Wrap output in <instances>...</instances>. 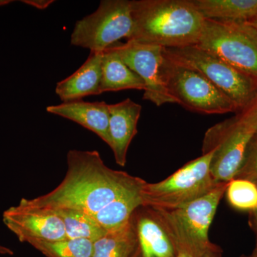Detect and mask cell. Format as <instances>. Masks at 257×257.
Segmentation results:
<instances>
[{"instance_id": "obj_24", "label": "cell", "mask_w": 257, "mask_h": 257, "mask_svg": "<svg viewBox=\"0 0 257 257\" xmlns=\"http://www.w3.org/2000/svg\"><path fill=\"white\" fill-rule=\"evenodd\" d=\"M22 3L39 10H45L54 3L53 0H23Z\"/></svg>"}, {"instance_id": "obj_16", "label": "cell", "mask_w": 257, "mask_h": 257, "mask_svg": "<svg viewBox=\"0 0 257 257\" xmlns=\"http://www.w3.org/2000/svg\"><path fill=\"white\" fill-rule=\"evenodd\" d=\"M145 89V82L124 63L111 47L102 52L101 92Z\"/></svg>"}, {"instance_id": "obj_6", "label": "cell", "mask_w": 257, "mask_h": 257, "mask_svg": "<svg viewBox=\"0 0 257 257\" xmlns=\"http://www.w3.org/2000/svg\"><path fill=\"white\" fill-rule=\"evenodd\" d=\"M165 51L172 60L202 73L234 103L238 113L246 109L256 100V79L197 45L165 48Z\"/></svg>"}, {"instance_id": "obj_17", "label": "cell", "mask_w": 257, "mask_h": 257, "mask_svg": "<svg viewBox=\"0 0 257 257\" xmlns=\"http://www.w3.org/2000/svg\"><path fill=\"white\" fill-rule=\"evenodd\" d=\"M145 182L121 194L93 215L106 232L121 229L131 221L134 213L143 206L142 189Z\"/></svg>"}, {"instance_id": "obj_11", "label": "cell", "mask_w": 257, "mask_h": 257, "mask_svg": "<svg viewBox=\"0 0 257 257\" xmlns=\"http://www.w3.org/2000/svg\"><path fill=\"white\" fill-rule=\"evenodd\" d=\"M3 221L21 242L67 239L60 216L52 211L29 207L21 201L4 211Z\"/></svg>"}, {"instance_id": "obj_2", "label": "cell", "mask_w": 257, "mask_h": 257, "mask_svg": "<svg viewBox=\"0 0 257 257\" xmlns=\"http://www.w3.org/2000/svg\"><path fill=\"white\" fill-rule=\"evenodd\" d=\"M133 32L127 41L180 48L197 45L204 19L192 0H133Z\"/></svg>"}, {"instance_id": "obj_13", "label": "cell", "mask_w": 257, "mask_h": 257, "mask_svg": "<svg viewBox=\"0 0 257 257\" xmlns=\"http://www.w3.org/2000/svg\"><path fill=\"white\" fill-rule=\"evenodd\" d=\"M109 112L110 148L115 161L120 167L126 163L130 143L138 134V124L141 114V104L130 98L113 104H108Z\"/></svg>"}, {"instance_id": "obj_12", "label": "cell", "mask_w": 257, "mask_h": 257, "mask_svg": "<svg viewBox=\"0 0 257 257\" xmlns=\"http://www.w3.org/2000/svg\"><path fill=\"white\" fill-rule=\"evenodd\" d=\"M132 220L142 257H176L177 248L156 209L141 206Z\"/></svg>"}, {"instance_id": "obj_26", "label": "cell", "mask_w": 257, "mask_h": 257, "mask_svg": "<svg viewBox=\"0 0 257 257\" xmlns=\"http://www.w3.org/2000/svg\"><path fill=\"white\" fill-rule=\"evenodd\" d=\"M249 225L256 235L257 241V211L249 213Z\"/></svg>"}, {"instance_id": "obj_14", "label": "cell", "mask_w": 257, "mask_h": 257, "mask_svg": "<svg viewBox=\"0 0 257 257\" xmlns=\"http://www.w3.org/2000/svg\"><path fill=\"white\" fill-rule=\"evenodd\" d=\"M46 110L50 114L71 120L90 130L109 146L110 145L109 108L104 101H67L57 105L48 106Z\"/></svg>"}, {"instance_id": "obj_27", "label": "cell", "mask_w": 257, "mask_h": 257, "mask_svg": "<svg viewBox=\"0 0 257 257\" xmlns=\"http://www.w3.org/2000/svg\"><path fill=\"white\" fill-rule=\"evenodd\" d=\"M0 253L1 254H14V252L10 248L5 247V246H1V245H0Z\"/></svg>"}, {"instance_id": "obj_21", "label": "cell", "mask_w": 257, "mask_h": 257, "mask_svg": "<svg viewBox=\"0 0 257 257\" xmlns=\"http://www.w3.org/2000/svg\"><path fill=\"white\" fill-rule=\"evenodd\" d=\"M30 244L47 257H92L94 241L66 239L60 241H34Z\"/></svg>"}, {"instance_id": "obj_8", "label": "cell", "mask_w": 257, "mask_h": 257, "mask_svg": "<svg viewBox=\"0 0 257 257\" xmlns=\"http://www.w3.org/2000/svg\"><path fill=\"white\" fill-rule=\"evenodd\" d=\"M133 27L132 1L103 0L95 12L75 23L71 45L102 52L121 39L130 40Z\"/></svg>"}, {"instance_id": "obj_9", "label": "cell", "mask_w": 257, "mask_h": 257, "mask_svg": "<svg viewBox=\"0 0 257 257\" xmlns=\"http://www.w3.org/2000/svg\"><path fill=\"white\" fill-rule=\"evenodd\" d=\"M196 45L257 80V40L241 24L204 20Z\"/></svg>"}, {"instance_id": "obj_3", "label": "cell", "mask_w": 257, "mask_h": 257, "mask_svg": "<svg viewBox=\"0 0 257 257\" xmlns=\"http://www.w3.org/2000/svg\"><path fill=\"white\" fill-rule=\"evenodd\" d=\"M257 132V99L236 116L206 132L202 154L214 152L210 171L216 182L229 183L242 167Z\"/></svg>"}, {"instance_id": "obj_29", "label": "cell", "mask_w": 257, "mask_h": 257, "mask_svg": "<svg viewBox=\"0 0 257 257\" xmlns=\"http://www.w3.org/2000/svg\"><path fill=\"white\" fill-rule=\"evenodd\" d=\"M14 1L12 0H0V7L5 6V5H9Z\"/></svg>"}, {"instance_id": "obj_19", "label": "cell", "mask_w": 257, "mask_h": 257, "mask_svg": "<svg viewBox=\"0 0 257 257\" xmlns=\"http://www.w3.org/2000/svg\"><path fill=\"white\" fill-rule=\"evenodd\" d=\"M138 237L131 220L121 229L108 231L94 241L92 257H135Z\"/></svg>"}, {"instance_id": "obj_10", "label": "cell", "mask_w": 257, "mask_h": 257, "mask_svg": "<svg viewBox=\"0 0 257 257\" xmlns=\"http://www.w3.org/2000/svg\"><path fill=\"white\" fill-rule=\"evenodd\" d=\"M110 47L145 82V100L157 106L174 103L166 87L165 47L135 41L115 44Z\"/></svg>"}, {"instance_id": "obj_30", "label": "cell", "mask_w": 257, "mask_h": 257, "mask_svg": "<svg viewBox=\"0 0 257 257\" xmlns=\"http://www.w3.org/2000/svg\"><path fill=\"white\" fill-rule=\"evenodd\" d=\"M248 257H257V243H256V247L255 248L254 251H253L252 254L251 256Z\"/></svg>"}, {"instance_id": "obj_4", "label": "cell", "mask_w": 257, "mask_h": 257, "mask_svg": "<svg viewBox=\"0 0 257 257\" xmlns=\"http://www.w3.org/2000/svg\"><path fill=\"white\" fill-rule=\"evenodd\" d=\"M227 184L221 182L206 195L183 207L156 209L175 242L177 253L199 257L219 254L217 246L209 241V231Z\"/></svg>"}, {"instance_id": "obj_25", "label": "cell", "mask_w": 257, "mask_h": 257, "mask_svg": "<svg viewBox=\"0 0 257 257\" xmlns=\"http://www.w3.org/2000/svg\"><path fill=\"white\" fill-rule=\"evenodd\" d=\"M257 40V18L248 21L239 23Z\"/></svg>"}, {"instance_id": "obj_7", "label": "cell", "mask_w": 257, "mask_h": 257, "mask_svg": "<svg viewBox=\"0 0 257 257\" xmlns=\"http://www.w3.org/2000/svg\"><path fill=\"white\" fill-rule=\"evenodd\" d=\"M165 54L166 87L174 103L200 114H237L234 103L202 73Z\"/></svg>"}, {"instance_id": "obj_28", "label": "cell", "mask_w": 257, "mask_h": 257, "mask_svg": "<svg viewBox=\"0 0 257 257\" xmlns=\"http://www.w3.org/2000/svg\"><path fill=\"white\" fill-rule=\"evenodd\" d=\"M176 257H199L194 256V255L189 254V253H177V256ZM207 257H218V256H207Z\"/></svg>"}, {"instance_id": "obj_18", "label": "cell", "mask_w": 257, "mask_h": 257, "mask_svg": "<svg viewBox=\"0 0 257 257\" xmlns=\"http://www.w3.org/2000/svg\"><path fill=\"white\" fill-rule=\"evenodd\" d=\"M204 20L242 23L257 18V0H192Z\"/></svg>"}, {"instance_id": "obj_31", "label": "cell", "mask_w": 257, "mask_h": 257, "mask_svg": "<svg viewBox=\"0 0 257 257\" xmlns=\"http://www.w3.org/2000/svg\"><path fill=\"white\" fill-rule=\"evenodd\" d=\"M255 137H256V138H257V132H256V136H255Z\"/></svg>"}, {"instance_id": "obj_23", "label": "cell", "mask_w": 257, "mask_h": 257, "mask_svg": "<svg viewBox=\"0 0 257 257\" xmlns=\"http://www.w3.org/2000/svg\"><path fill=\"white\" fill-rule=\"evenodd\" d=\"M234 179H242L250 181L257 186V138L250 145L249 149L241 170Z\"/></svg>"}, {"instance_id": "obj_20", "label": "cell", "mask_w": 257, "mask_h": 257, "mask_svg": "<svg viewBox=\"0 0 257 257\" xmlns=\"http://www.w3.org/2000/svg\"><path fill=\"white\" fill-rule=\"evenodd\" d=\"M63 221L67 239H80L95 241L106 234L94 216L74 209L53 210Z\"/></svg>"}, {"instance_id": "obj_5", "label": "cell", "mask_w": 257, "mask_h": 257, "mask_svg": "<svg viewBox=\"0 0 257 257\" xmlns=\"http://www.w3.org/2000/svg\"><path fill=\"white\" fill-rule=\"evenodd\" d=\"M213 153L202 154L160 182H145L142 189L143 206L165 210L177 209L210 192L221 183L211 174Z\"/></svg>"}, {"instance_id": "obj_1", "label": "cell", "mask_w": 257, "mask_h": 257, "mask_svg": "<svg viewBox=\"0 0 257 257\" xmlns=\"http://www.w3.org/2000/svg\"><path fill=\"white\" fill-rule=\"evenodd\" d=\"M67 160L65 177L55 189L41 197L23 198L21 202L37 209H74L93 216L145 181L109 168L97 151L70 150Z\"/></svg>"}, {"instance_id": "obj_15", "label": "cell", "mask_w": 257, "mask_h": 257, "mask_svg": "<svg viewBox=\"0 0 257 257\" xmlns=\"http://www.w3.org/2000/svg\"><path fill=\"white\" fill-rule=\"evenodd\" d=\"M102 52H91L87 60L75 72L57 82L55 92L61 100L63 102L82 100L86 96L101 94Z\"/></svg>"}, {"instance_id": "obj_22", "label": "cell", "mask_w": 257, "mask_h": 257, "mask_svg": "<svg viewBox=\"0 0 257 257\" xmlns=\"http://www.w3.org/2000/svg\"><path fill=\"white\" fill-rule=\"evenodd\" d=\"M226 199L230 205L249 213L257 211V186L250 181L234 179L227 184Z\"/></svg>"}]
</instances>
